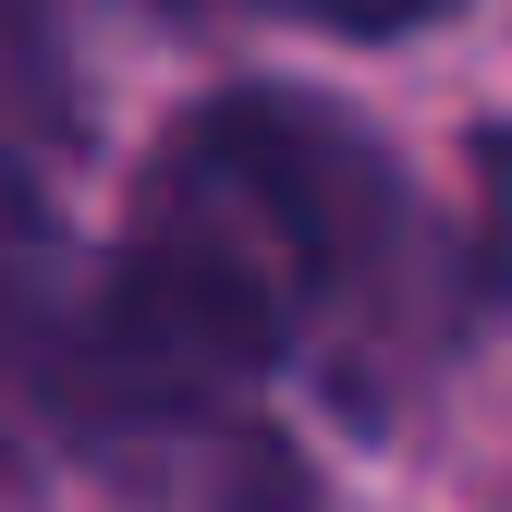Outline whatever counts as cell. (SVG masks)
<instances>
[{"instance_id": "1", "label": "cell", "mask_w": 512, "mask_h": 512, "mask_svg": "<svg viewBox=\"0 0 512 512\" xmlns=\"http://www.w3.org/2000/svg\"><path fill=\"white\" fill-rule=\"evenodd\" d=\"M427 269V208L366 110L317 86H220L135 171L122 244L61 293L37 427L208 439L281 366L391 330Z\"/></svg>"}, {"instance_id": "2", "label": "cell", "mask_w": 512, "mask_h": 512, "mask_svg": "<svg viewBox=\"0 0 512 512\" xmlns=\"http://www.w3.org/2000/svg\"><path fill=\"white\" fill-rule=\"evenodd\" d=\"M183 13V0H147ZM86 0H0V196L37 208L49 171L86 147Z\"/></svg>"}, {"instance_id": "3", "label": "cell", "mask_w": 512, "mask_h": 512, "mask_svg": "<svg viewBox=\"0 0 512 512\" xmlns=\"http://www.w3.org/2000/svg\"><path fill=\"white\" fill-rule=\"evenodd\" d=\"M256 13H281V25H317V37H354V49H378V37H415V25H439L452 0H256Z\"/></svg>"}, {"instance_id": "4", "label": "cell", "mask_w": 512, "mask_h": 512, "mask_svg": "<svg viewBox=\"0 0 512 512\" xmlns=\"http://www.w3.org/2000/svg\"><path fill=\"white\" fill-rule=\"evenodd\" d=\"M220 512H317V488H305V464H293V452L244 439V452H232V488H220Z\"/></svg>"}]
</instances>
